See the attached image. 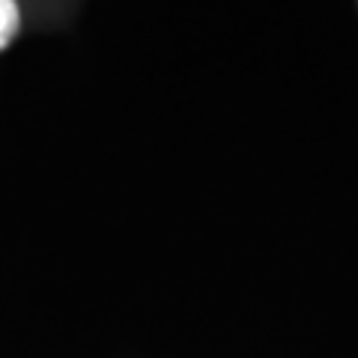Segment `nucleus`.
<instances>
[{
	"label": "nucleus",
	"instance_id": "1",
	"mask_svg": "<svg viewBox=\"0 0 358 358\" xmlns=\"http://www.w3.org/2000/svg\"><path fill=\"white\" fill-rule=\"evenodd\" d=\"M18 24H21L18 3L15 0H0V51L13 42V36L18 33Z\"/></svg>",
	"mask_w": 358,
	"mask_h": 358
}]
</instances>
